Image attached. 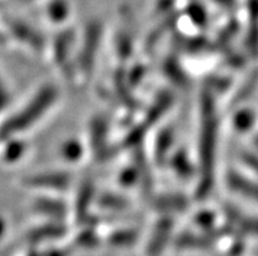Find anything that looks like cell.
I'll use <instances>...</instances> for the list:
<instances>
[{
    "mask_svg": "<svg viewBox=\"0 0 258 256\" xmlns=\"http://www.w3.org/2000/svg\"><path fill=\"white\" fill-rule=\"evenodd\" d=\"M201 137H200V186L198 196L206 198L211 192L215 177L216 145H218V117L215 101L211 92L203 93L201 104Z\"/></svg>",
    "mask_w": 258,
    "mask_h": 256,
    "instance_id": "1",
    "label": "cell"
},
{
    "mask_svg": "<svg viewBox=\"0 0 258 256\" xmlns=\"http://www.w3.org/2000/svg\"><path fill=\"white\" fill-rule=\"evenodd\" d=\"M59 91L55 85L46 84L34 93L25 106L15 113L0 127V140H8L29 131L58 102Z\"/></svg>",
    "mask_w": 258,
    "mask_h": 256,
    "instance_id": "2",
    "label": "cell"
},
{
    "mask_svg": "<svg viewBox=\"0 0 258 256\" xmlns=\"http://www.w3.org/2000/svg\"><path fill=\"white\" fill-rule=\"evenodd\" d=\"M102 33H104V26L101 21L93 20L85 26L82 45L78 54V67L82 71V76L89 77L95 68L96 59L101 46Z\"/></svg>",
    "mask_w": 258,
    "mask_h": 256,
    "instance_id": "3",
    "label": "cell"
},
{
    "mask_svg": "<svg viewBox=\"0 0 258 256\" xmlns=\"http://www.w3.org/2000/svg\"><path fill=\"white\" fill-rule=\"evenodd\" d=\"M26 187L62 194L71 187L72 177L67 172H46L29 175L24 179Z\"/></svg>",
    "mask_w": 258,
    "mask_h": 256,
    "instance_id": "4",
    "label": "cell"
},
{
    "mask_svg": "<svg viewBox=\"0 0 258 256\" xmlns=\"http://www.w3.org/2000/svg\"><path fill=\"white\" fill-rule=\"evenodd\" d=\"M8 29L17 41L23 42L34 51H42L45 49V38L32 25L21 20H11L8 21Z\"/></svg>",
    "mask_w": 258,
    "mask_h": 256,
    "instance_id": "5",
    "label": "cell"
},
{
    "mask_svg": "<svg viewBox=\"0 0 258 256\" xmlns=\"http://www.w3.org/2000/svg\"><path fill=\"white\" fill-rule=\"evenodd\" d=\"M173 226L174 221L169 214L163 216L160 220L157 221L155 224L154 231H152L150 243H148L147 247L148 256H159L163 252V250L169 242L172 231H173Z\"/></svg>",
    "mask_w": 258,
    "mask_h": 256,
    "instance_id": "6",
    "label": "cell"
},
{
    "mask_svg": "<svg viewBox=\"0 0 258 256\" xmlns=\"http://www.w3.org/2000/svg\"><path fill=\"white\" fill-rule=\"evenodd\" d=\"M226 183L232 192L258 203V182L249 179L241 173L231 170L226 175Z\"/></svg>",
    "mask_w": 258,
    "mask_h": 256,
    "instance_id": "7",
    "label": "cell"
},
{
    "mask_svg": "<svg viewBox=\"0 0 258 256\" xmlns=\"http://www.w3.org/2000/svg\"><path fill=\"white\" fill-rule=\"evenodd\" d=\"M89 136L92 150L95 152L96 157H98V159H105L110 148L108 146V123L104 118L97 117L92 120Z\"/></svg>",
    "mask_w": 258,
    "mask_h": 256,
    "instance_id": "8",
    "label": "cell"
},
{
    "mask_svg": "<svg viewBox=\"0 0 258 256\" xmlns=\"http://www.w3.org/2000/svg\"><path fill=\"white\" fill-rule=\"evenodd\" d=\"M33 209L37 213L43 214L46 217L56 221H62L69 214V205L66 204L63 199H59L56 196H41L36 199Z\"/></svg>",
    "mask_w": 258,
    "mask_h": 256,
    "instance_id": "9",
    "label": "cell"
},
{
    "mask_svg": "<svg viewBox=\"0 0 258 256\" xmlns=\"http://www.w3.org/2000/svg\"><path fill=\"white\" fill-rule=\"evenodd\" d=\"M93 199H95V186L92 185L91 181H84L79 190L78 196H76L75 213L76 220L79 222L87 224L89 218V207H91Z\"/></svg>",
    "mask_w": 258,
    "mask_h": 256,
    "instance_id": "10",
    "label": "cell"
},
{
    "mask_svg": "<svg viewBox=\"0 0 258 256\" xmlns=\"http://www.w3.org/2000/svg\"><path fill=\"white\" fill-rule=\"evenodd\" d=\"M72 45H74V32L71 29H64L54 39L52 52H54V60L59 67L66 65L67 59L71 55L70 52L72 50Z\"/></svg>",
    "mask_w": 258,
    "mask_h": 256,
    "instance_id": "11",
    "label": "cell"
},
{
    "mask_svg": "<svg viewBox=\"0 0 258 256\" xmlns=\"http://www.w3.org/2000/svg\"><path fill=\"white\" fill-rule=\"evenodd\" d=\"M168 162L174 174L183 181H187L196 174V167L187 156V153L183 149H178L177 152H174L168 159Z\"/></svg>",
    "mask_w": 258,
    "mask_h": 256,
    "instance_id": "12",
    "label": "cell"
},
{
    "mask_svg": "<svg viewBox=\"0 0 258 256\" xmlns=\"http://www.w3.org/2000/svg\"><path fill=\"white\" fill-rule=\"evenodd\" d=\"M67 233V227L60 222H51V224H46L42 226H38L36 229H33L29 234H28V239L33 243L41 242V240L46 239H56V238L63 237Z\"/></svg>",
    "mask_w": 258,
    "mask_h": 256,
    "instance_id": "13",
    "label": "cell"
},
{
    "mask_svg": "<svg viewBox=\"0 0 258 256\" xmlns=\"http://www.w3.org/2000/svg\"><path fill=\"white\" fill-rule=\"evenodd\" d=\"M174 133L170 128H165L161 131L155 141V159L157 162L165 163L168 161L167 157L169 156L170 150L173 148Z\"/></svg>",
    "mask_w": 258,
    "mask_h": 256,
    "instance_id": "14",
    "label": "cell"
},
{
    "mask_svg": "<svg viewBox=\"0 0 258 256\" xmlns=\"http://www.w3.org/2000/svg\"><path fill=\"white\" fill-rule=\"evenodd\" d=\"M155 208L161 212L170 213V212H183L187 208V200L185 196L180 194L163 195L155 200Z\"/></svg>",
    "mask_w": 258,
    "mask_h": 256,
    "instance_id": "15",
    "label": "cell"
},
{
    "mask_svg": "<svg viewBox=\"0 0 258 256\" xmlns=\"http://www.w3.org/2000/svg\"><path fill=\"white\" fill-rule=\"evenodd\" d=\"M71 4L69 0H51L46 6V15L54 24H63L69 19Z\"/></svg>",
    "mask_w": 258,
    "mask_h": 256,
    "instance_id": "16",
    "label": "cell"
},
{
    "mask_svg": "<svg viewBox=\"0 0 258 256\" xmlns=\"http://www.w3.org/2000/svg\"><path fill=\"white\" fill-rule=\"evenodd\" d=\"M213 244V238L205 235H196V234H181L176 239V247L178 248H207Z\"/></svg>",
    "mask_w": 258,
    "mask_h": 256,
    "instance_id": "17",
    "label": "cell"
},
{
    "mask_svg": "<svg viewBox=\"0 0 258 256\" xmlns=\"http://www.w3.org/2000/svg\"><path fill=\"white\" fill-rule=\"evenodd\" d=\"M84 156V145L78 139H70L60 146V157L70 163L79 162Z\"/></svg>",
    "mask_w": 258,
    "mask_h": 256,
    "instance_id": "18",
    "label": "cell"
},
{
    "mask_svg": "<svg viewBox=\"0 0 258 256\" xmlns=\"http://www.w3.org/2000/svg\"><path fill=\"white\" fill-rule=\"evenodd\" d=\"M255 123V114L249 109H241L233 115L232 124L237 132H249Z\"/></svg>",
    "mask_w": 258,
    "mask_h": 256,
    "instance_id": "19",
    "label": "cell"
},
{
    "mask_svg": "<svg viewBox=\"0 0 258 256\" xmlns=\"http://www.w3.org/2000/svg\"><path fill=\"white\" fill-rule=\"evenodd\" d=\"M7 141H8V144H7V148L3 152V159L8 163L17 162L24 156V153H25V144H24V141L15 139V137L8 139Z\"/></svg>",
    "mask_w": 258,
    "mask_h": 256,
    "instance_id": "20",
    "label": "cell"
},
{
    "mask_svg": "<svg viewBox=\"0 0 258 256\" xmlns=\"http://www.w3.org/2000/svg\"><path fill=\"white\" fill-rule=\"evenodd\" d=\"M98 205L106 208V209H110V211H123L128 207V203L126 199L119 196V195L106 192L98 198Z\"/></svg>",
    "mask_w": 258,
    "mask_h": 256,
    "instance_id": "21",
    "label": "cell"
},
{
    "mask_svg": "<svg viewBox=\"0 0 258 256\" xmlns=\"http://www.w3.org/2000/svg\"><path fill=\"white\" fill-rule=\"evenodd\" d=\"M186 13L196 25L205 26L207 24L206 8L200 0H190V3L186 7Z\"/></svg>",
    "mask_w": 258,
    "mask_h": 256,
    "instance_id": "22",
    "label": "cell"
},
{
    "mask_svg": "<svg viewBox=\"0 0 258 256\" xmlns=\"http://www.w3.org/2000/svg\"><path fill=\"white\" fill-rule=\"evenodd\" d=\"M138 231L137 230H118L114 231L109 237V243L111 246L117 247H127L131 244L137 243L138 240Z\"/></svg>",
    "mask_w": 258,
    "mask_h": 256,
    "instance_id": "23",
    "label": "cell"
},
{
    "mask_svg": "<svg viewBox=\"0 0 258 256\" xmlns=\"http://www.w3.org/2000/svg\"><path fill=\"white\" fill-rule=\"evenodd\" d=\"M229 211L231 212H228V216L231 217V220L239 225L242 230L258 234V218L245 217V216L240 214L239 212H236V209H229Z\"/></svg>",
    "mask_w": 258,
    "mask_h": 256,
    "instance_id": "24",
    "label": "cell"
},
{
    "mask_svg": "<svg viewBox=\"0 0 258 256\" xmlns=\"http://www.w3.org/2000/svg\"><path fill=\"white\" fill-rule=\"evenodd\" d=\"M170 104H172V97H170V94H160V96H159V100H157L150 109L148 117L152 119V122H157V120L161 118V114L168 111V109L170 107Z\"/></svg>",
    "mask_w": 258,
    "mask_h": 256,
    "instance_id": "25",
    "label": "cell"
},
{
    "mask_svg": "<svg viewBox=\"0 0 258 256\" xmlns=\"http://www.w3.org/2000/svg\"><path fill=\"white\" fill-rule=\"evenodd\" d=\"M118 183L122 186V187L130 188L133 186L141 183V174H139V170H138L137 166H128V167H123L121 173H119V177H118Z\"/></svg>",
    "mask_w": 258,
    "mask_h": 256,
    "instance_id": "26",
    "label": "cell"
},
{
    "mask_svg": "<svg viewBox=\"0 0 258 256\" xmlns=\"http://www.w3.org/2000/svg\"><path fill=\"white\" fill-rule=\"evenodd\" d=\"M78 246L85 247V248H92V247H97L100 243V239H98L97 234L92 229H87V230L82 231L76 237V242Z\"/></svg>",
    "mask_w": 258,
    "mask_h": 256,
    "instance_id": "27",
    "label": "cell"
},
{
    "mask_svg": "<svg viewBox=\"0 0 258 256\" xmlns=\"http://www.w3.org/2000/svg\"><path fill=\"white\" fill-rule=\"evenodd\" d=\"M196 224L201 227V229H205L207 231L213 230L214 225H215V214L210 211H203L200 212L197 214L196 218Z\"/></svg>",
    "mask_w": 258,
    "mask_h": 256,
    "instance_id": "28",
    "label": "cell"
},
{
    "mask_svg": "<svg viewBox=\"0 0 258 256\" xmlns=\"http://www.w3.org/2000/svg\"><path fill=\"white\" fill-rule=\"evenodd\" d=\"M240 161L246 166L248 169L254 172L258 175V153H253L250 150H244L240 154Z\"/></svg>",
    "mask_w": 258,
    "mask_h": 256,
    "instance_id": "29",
    "label": "cell"
},
{
    "mask_svg": "<svg viewBox=\"0 0 258 256\" xmlns=\"http://www.w3.org/2000/svg\"><path fill=\"white\" fill-rule=\"evenodd\" d=\"M174 7V0H157L156 11L161 13H170V10Z\"/></svg>",
    "mask_w": 258,
    "mask_h": 256,
    "instance_id": "30",
    "label": "cell"
},
{
    "mask_svg": "<svg viewBox=\"0 0 258 256\" xmlns=\"http://www.w3.org/2000/svg\"><path fill=\"white\" fill-rule=\"evenodd\" d=\"M213 2L223 10L233 11L237 7V0H213Z\"/></svg>",
    "mask_w": 258,
    "mask_h": 256,
    "instance_id": "31",
    "label": "cell"
},
{
    "mask_svg": "<svg viewBox=\"0 0 258 256\" xmlns=\"http://www.w3.org/2000/svg\"><path fill=\"white\" fill-rule=\"evenodd\" d=\"M42 256H69V252L66 250H51L45 252Z\"/></svg>",
    "mask_w": 258,
    "mask_h": 256,
    "instance_id": "32",
    "label": "cell"
},
{
    "mask_svg": "<svg viewBox=\"0 0 258 256\" xmlns=\"http://www.w3.org/2000/svg\"><path fill=\"white\" fill-rule=\"evenodd\" d=\"M4 230H6V225H4V221L0 218V238L4 234Z\"/></svg>",
    "mask_w": 258,
    "mask_h": 256,
    "instance_id": "33",
    "label": "cell"
},
{
    "mask_svg": "<svg viewBox=\"0 0 258 256\" xmlns=\"http://www.w3.org/2000/svg\"><path fill=\"white\" fill-rule=\"evenodd\" d=\"M7 89H6V87H4V84L3 82H2V78H0V94H3V93H7Z\"/></svg>",
    "mask_w": 258,
    "mask_h": 256,
    "instance_id": "34",
    "label": "cell"
},
{
    "mask_svg": "<svg viewBox=\"0 0 258 256\" xmlns=\"http://www.w3.org/2000/svg\"><path fill=\"white\" fill-rule=\"evenodd\" d=\"M254 146L257 148V150H258V135L254 137Z\"/></svg>",
    "mask_w": 258,
    "mask_h": 256,
    "instance_id": "35",
    "label": "cell"
},
{
    "mask_svg": "<svg viewBox=\"0 0 258 256\" xmlns=\"http://www.w3.org/2000/svg\"><path fill=\"white\" fill-rule=\"evenodd\" d=\"M20 2H33V0H20Z\"/></svg>",
    "mask_w": 258,
    "mask_h": 256,
    "instance_id": "36",
    "label": "cell"
}]
</instances>
